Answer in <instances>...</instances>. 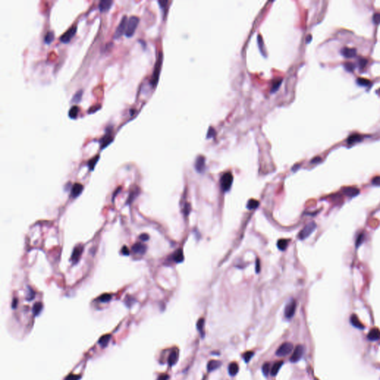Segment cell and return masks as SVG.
<instances>
[{
    "label": "cell",
    "mask_w": 380,
    "mask_h": 380,
    "mask_svg": "<svg viewBox=\"0 0 380 380\" xmlns=\"http://www.w3.org/2000/svg\"><path fill=\"white\" fill-rule=\"evenodd\" d=\"M139 22H140V20L137 16H132L129 17L127 22L126 32H125V35L126 37H130L134 34L136 28L138 26Z\"/></svg>",
    "instance_id": "cell-1"
},
{
    "label": "cell",
    "mask_w": 380,
    "mask_h": 380,
    "mask_svg": "<svg viewBox=\"0 0 380 380\" xmlns=\"http://www.w3.org/2000/svg\"><path fill=\"white\" fill-rule=\"evenodd\" d=\"M316 223L314 222H310L308 223L307 225H305V227L301 229V232H299L298 234V238H299L301 240H305L307 238L310 236L312 232H314L316 229Z\"/></svg>",
    "instance_id": "cell-2"
},
{
    "label": "cell",
    "mask_w": 380,
    "mask_h": 380,
    "mask_svg": "<svg viewBox=\"0 0 380 380\" xmlns=\"http://www.w3.org/2000/svg\"><path fill=\"white\" fill-rule=\"evenodd\" d=\"M233 182V176L231 172H226L221 176V186L224 192L229 191Z\"/></svg>",
    "instance_id": "cell-3"
},
{
    "label": "cell",
    "mask_w": 380,
    "mask_h": 380,
    "mask_svg": "<svg viewBox=\"0 0 380 380\" xmlns=\"http://www.w3.org/2000/svg\"><path fill=\"white\" fill-rule=\"evenodd\" d=\"M162 60H163V56H162V53H160L159 56H158V60H157L156 63H155L153 74H152V76H151V84L153 85V86H155V85H157V83H158L160 71L161 64H162Z\"/></svg>",
    "instance_id": "cell-4"
},
{
    "label": "cell",
    "mask_w": 380,
    "mask_h": 380,
    "mask_svg": "<svg viewBox=\"0 0 380 380\" xmlns=\"http://www.w3.org/2000/svg\"><path fill=\"white\" fill-rule=\"evenodd\" d=\"M293 350V344L290 342H284L281 344L275 352V355L279 357H284L290 354Z\"/></svg>",
    "instance_id": "cell-5"
},
{
    "label": "cell",
    "mask_w": 380,
    "mask_h": 380,
    "mask_svg": "<svg viewBox=\"0 0 380 380\" xmlns=\"http://www.w3.org/2000/svg\"><path fill=\"white\" fill-rule=\"evenodd\" d=\"M127 16H123L120 22L119 25L117 27L115 30V34H114V38L115 39H118L120 37H122L123 34H125L126 29V25H127Z\"/></svg>",
    "instance_id": "cell-6"
},
{
    "label": "cell",
    "mask_w": 380,
    "mask_h": 380,
    "mask_svg": "<svg viewBox=\"0 0 380 380\" xmlns=\"http://www.w3.org/2000/svg\"><path fill=\"white\" fill-rule=\"evenodd\" d=\"M296 310V301L295 300H291L287 304L284 309V316L287 319H292L294 316Z\"/></svg>",
    "instance_id": "cell-7"
},
{
    "label": "cell",
    "mask_w": 380,
    "mask_h": 380,
    "mask_svg": "<svg viewBox=\"0 0 380 380\" xmlns=\"http://www.w3.org/2000/svg\"><path fill=\"white\" fill-rule=\"evenodd\" d=\"M76 32H77V26L76 25H73L71 26V27H69L68 29V31H66L64 34H63V35L60 37V39L62 42H64V43H67V42H69L71 39H72L74 36L75 35Z\"/></svg>",
    "instance_id": "cell-8"
},
{
    "label": "cell",
    "mask_w": 380,
    "mask_h": 380,
    "mask_svg": "<svg viewBox=\"0 0 380 380\" xmlns=\"http://www.w3.org/2000/svg\"><path fill=\"white\" fill-rule=\"evenodd\" d=\"M304 350H305V348L302 345H297L293 350L291 357H290V362H297L298 361H299L304 354Z\"/></svg>",
    "instance_id": "cell-9"
},
{
    "label": "cell",
    "mask_w": 380,
    "mask_h": 380,
    "mask_svg": "<svg viewBox=\"0 0 380 380\" xmlns=\"http://www.w3.org/2000/svg\"><path fill=\"white\" fill-rule=\"evenodd\" d=\"M82 252H83V246L82 245H78L74 247L71 258V261L73 264H76L80 261Z\"/></svg>",
    "instance_id": "cell-10"
},
{
    "label": "cell",
    "mask_w": 380,
    "mask_h": 380,
    "mask_svg": "<svg viewBox=\"0 0 380 380\" xmlns=\"http://www.w3.org/2000/svg\"><path fill=\"white\" fill-rule=\"evenodd\" d=\"M132 250L134 254L144 255L146 251V246L140 242H137L132 246Z\"/></svg>",
    "instance_id": "cell-11"
},
{
    "label": "cell",
    "mask_w": 380,
    "mask_h": 380,
    "mask_svg": "<svg viewBox=\"0 0 380 380\" xmlns=\"http://www.w3.org/2000/svg\"><path fill=\"white\" fill-rule=\"evenodd\" d=\"M82 190H83V186L80 184H74L72 186L71 189V196L72 198H77L78 196L81 195Z\"/></svg>",
    "instance_id": "cell-12"
},
{
    "label": "cell",
    "mask_w": 380,
    "mask_h": 380,
    "mask_svg": "<svg viewBox=\"0 0 380 380\" xmlns=\"http://www.w3.org/2000/svg\"><path fill=\"white\" fill-rule=\"evenodd\" d=\"M195 168L198 172H203L205 169V158L203 156H198L195 160Z\"/></svg>",
    "instance_id": "cell-13"
},
{
    "label": "cell",
    "mask_w": 380,
    "mask_h": 380,
    "mask_svg": "<svg viewBox=\"0 0 380 380\" xmlns=\"http://www.w3.org/2000/svg\"><path fill=\"white\" fill-rule=\"evenodd\" d=\"M343 193L350 198L356 196L359 194V189L356 187H345L343 189Z\"/></svg>",
    "instance_id": "cell-14"
},
{
    "label": "cell",
    "mask_w": 380,
    "mask_h": 380,
    "mask_svg": "<svg viewBox=\"0 0 380 380\" xmlns=\"http://www.w3.org/2000/svg\"><path fill=\"white\" fill-rule=\"evenodd\" d=\"M341 54L347 58H352L353 56H356V50L353 48H348L345 47L341 50Z\"/></svg>",
    "instance_id": "cell-15"
},
{
    "label": "cell",
    "mask_w": 380,
    "mask_h": 380,
    "mask_svg": "<svg viewBox=\"0 0 380 380\" xmlns=\"http://www.w3.org/2000/svg\"><path fill=\"white\" fill-rule=\"evenodd\" d=\"M178 356L179 352L177 350H174L172 351V353H170L169 356V359H168V362H169V365L172 366L176 364L177 359H178Z\"/></svg>",
    "instance_id": "cell-16"
},
{
    "label": "cell",
    "mask_w": 380,
    "mask_h": 380,
    "mask_svg": "<svg viewBox=\"0 0 380 380\" xmlns=\"http://www.w3.org/2000/svg\"><path fill=\"white\" fill-rule=\"evenodd\" d=\"M112 4L113 2L111 0H102L99 3V9L102 12L108 11L111 8Z\"/></svg>",
    "instance_id": "cell-17"
},
{
    "label": "cell",
    "mask_w": 380,
    "mask_h": 380,
    "mask_svg": "<svg viewBox=\"0 0 380 380\" xmlns=\"http://www.w3.org/2000/svg\"><path fill=\"white\" fill-rule=\"evenodd\" d=\"M221 365V362L220 361L211 360L209 362L207 365V370L209 372H212V371H214V370H217V368H219Z\"/></svg>",
    "instance_id": "cell-18"
},
{
    "label": "cell",
    "mask_w": 380,
    "mask_h": 380,
    "mask_svg": "<svg viewBox=\"0 0 380 380\" xmlns=\"http://www.w3.org/2000/svg\"><path fill=\"white\" fill-rule=\"evenodd\" d=\"M239 371V366L236 362H232L228 367V372L231 376H235Z\"/></svg>",
    "instance_id": "cell-19"
},
{
    "label": "cell",
    "mask_w": 380,
    "mask_h": 380,
    "mask_svg": "<svg viewBox=\"0 0 380 380\" xmlns=\"http://www.w3.org/2000/svg\"><path fill=\"white\" fill-rule=\"evenodd\" d=\"M380 338V332L378 329L374 328L370 330L367 335V338L370 341H376Z\"/></svg>",
    "instance_id": "cell-20"
},
{
    "label": "cell",
    "mask_w": 380,
    "mask_h": 380,
    "mask_svg": "<svg viewBox=\"0 0 380 380\" xmlns=\"http://www.w3.org/2000/svg\"><path fill=\"white\" fill-rule=\"evenodd\" d=\"M283 364H284L283 361H279V362H275L270 370L271 376H275L277 375V374L279 373V370H280L281 367V366L283 365Z\"/></svg>",
    "instance_id": "cell-21"
},
{
    "label": "cell",
    "mask_w": 380,
    "mask_h": 380,
    "mask_svg": "<svg viewBox=\"0 0 380 380\" xmlns=\"http://www.w3.org/2000/svg\"><path fill=\"white\" fill-rule=\"evenodd\" d=\"M350 320L351 324H352V325H353V327L359 329H364V326H363V324L359 322V319H358V317L356 316V315L354 314L352 315V316H350Z\"/></svg>",
    "instance_id": "cell-22"
},
{
    "label": "cell",
    "mask_w": 380,
    "mask_h": 380,
    "mask_svg": "<svg viewBox=\"0 0 380 380\" xmlns=\"http://www.w3.org/2000/svg\"><path fill=\"white\" fill-rule=\"evenodd\" d=\"M173 260L175 261L176 263H180L184 261V253H183L182 250H177L175 253H174L173 255Z\"/></svg>",
    "instance_id": "cell-23"
},
{
    "label": "cell",
    "mask_w": 380,
    "mask_h": 380,
    "mask_svg": "<svg viewBox=\"0 0 380 380\" xmlns=\"http://www.w3.org/2000/svg\"><path fill=\"white\" fill-rule=\"evenodd\" d=\"M204 323L205 321L203 319H200L198 320V323H197V328H198V331L201 335L202 338H203L204 336V330H203V327H204Z\"/></svg>",
    "instance_id": "cell-24"
},
{
    "label": "cell",
    "mask_w": 380,
    "mask_h": 380,
    "mask_svg": "<svg viewBox=\"0 0 380 380\" xmlns=\"http://www.w3.org/2000/svg\"><path fill=\"white\" fill-rule=\"evenodd\" d=\"M78 111H79V108H78V107L76 106H74L71 107V108L69 109V111H68V116H69V118H71V119H75V118L77 117Z\"/></svg>",
    "instance_id": "cell-25"
},
{
    "label": "cell",
    "mask_w": 380,
    "mask_h": 380,
    "mask_svg": "<svg viewBox=\"0 0 380 380\" xmlns=\"http://www.w3.org/2000/svg\"><path fill=\"white\" fill-rule=\"evenodd\" d=\"M258 204H259V202L258 201L255 200V199H250L248 202H247V204H246V207L248 210H255L256 208L258 206Z\"/></svg>",
    "instance_id": "cell-26"
},
{
    "label": "cell",
    "mask_w": 380,
    "mask_h": 380,
    "mask_svg": "<svg viewBox=\"0 0 380 380\" xmlns=\"http://www.w3.org/2000/svg\"><path fill=\"white\" fill-rule=\"evenodd\" d=\"M288 243L289 241L287 239H280L277 243L278 248L281 250H285L287 247Z\"/></svg>",
    "instance_id": "cell-27"
},
{
    "label": "cell",
    "mask_w": 380,
    "mask_h": 380,
    "mask_svg": "<svg viewBox=\"0 0 380 380\" xmlns=\"http://www.w3.org/2000/svg\"><path fill=\"white\" fill-rule=\"evenodd\" d=\"M54 39V34H53V31H49V32L47 33L45 36V38H44V40L46 43L49 44L52 42Z\"/></svg>",
    "instance_id": "cell-28"
},
{
    "label": "cell",
    "mask_w": 380,
    "mask_h": 380,
    "mask_svg": "<svg viewBox=\"0 0 380 380\" xmlns=\"http://www.w3.org/2000/svg\"><path fill=\"white\" fill-rule=\"evenodd\" d=\"M361 139H362V137H361V136L359 135V134H352V135H350L349 137H348V144H353V143H355V142L360 141Z\"/></svg>",
    "instance_id": "cell-29"
},
{
    "label": "cell",
    "mask_w": 380,
    "mask_h": 380,
    "mask_svg": "<svg viewBox=\"0 0 380 380\" xmlns=\"http://www.w3.org/2000/svg\"><path fill=\"white\" fill-rule=\"evenodd\" d=\"M111 141H112V138H111V135H108V134L107 136H105V137L103 138V140H102V143H101L102 148H104V147L107 146H108Z\"/></svg>",
    "instance_id": "cell-30"
},
{
    "label": "cell",
    "mask_w": 380,
    "mask_h": 380,
    "mask_svg": "<svg viewBox=\"0 0 380 380\" xmlns=\"http://www.w3.org/2000/svg\"><path fill=\"white\" fill-rule=\"evenodd\" d=\"M42 308V305L40 302H37L36 303L35 305H34V308H33V312H34V316H37V315L39 314V312H40Z\"/></svg>",
    "instance_id": "cell-31"
},
{
    "label": "cell",
    "mask_w": 380,
    "mask_h": 380,
    "mask_svg": "<svg viewBox=\"0 0 380 380\" xmlns=\"http://www.w3.org/2000/svg\"><path fill=\"white\" fill-rule=\"evenodd\" d=\"M99 158H100V156H99V155H97V156L94 157L92 159H91L89 161V167L90 168L91 170H93L95 165H96V163H97V161H98Z\"/></svg>",
    "instance_id": "cell-32"
},
{
    "label": "cell",
    "mask_w": 380,
    "mask_h": 380,
    "mask_svg": "<svg viewBox=\"0 0 380 380\" xmlns=\"http://www.w3.org/2000/svg\"><path fill=\"white\" fill-rule=\"evenodd\" d=\"M253 355H254V353H253V351H247V352H246V353L243 355V360H244L245 363H249L250 359L253 358Z\"/></svg>",
    "instance_id": "cell-33"
},
{
    "label": "cell",
    "mask_w": 380,
    "mask_h": 380,
    "mask_svg": "<svg viewBox=\"0 0 380 380\" xmlns=\"http://www.w3.org/2000/svg\"><path fill=\"white\" fill-rule=\"evenodd\" d=\"M365 240V234L364 233H360L358 237L356 238V247L358 248L360 246V245L363 243Z\"/></svg>",
    "instance_id": "cell-34"
},
{
    "label": "cell",
    "mask_w": 380,
    "mask_h": 380,
    "mask_svg": "<svg viewBox=\"0 0 380 380\" xmlns=\"http://www.w3.org/2000/svg\"><path fill=\"white\" fill-rule=\"evenodd\" d=\"M270 371V363H264L262 366V372L265 376H267Z\"/></svg>",
    "instance_id": "cell-35"
},
{
    "label": "cell",
    "mask_w": 380,
    "mask_h": 380,
    "mask_svg": "<svg viewBox=\"0 0 380 380\" xmlns=\"http://www.w3.org/2000/svg\"><path fill=\"white\" fill-rule=\"evenodd\" d=\"M82 91L80 90L78 91L77 92H76L75 94L74 95V97H73L72 101L74 102V103H78L81 100V98H82Z\"/></svg>",
    "instance_id": "cell-36"
},
{
    "label": "cell",
    "mask_w": 380,
    "mask_h": 380,
    "mask_svg": "<svg viewBox=\"0 0 380 380\" xmlns=\"http://www.w3.org/2000/svg\"><path fill=\"white\" fill-rule=\"evenodd\" d=\"M357 82L361 85H364V86H367L370 83V80H368L365 79V78H362V77H359L357 79Z\"/></svg>",
    "instance_id": "cell-37"
},
{
    "label": "cell",
    "mask_w": 380,
    "mask_h": 380,
    "mask_svg": "<svg viewBox=\"0 0 380 380\" xmlns=\"http://www.w3.org/2000/svg\"><path fill=\"white\" fill-rule=\"evenodd\" d=\"M111 296L109 294H103V296H101L100 297V301H102V302H107V301H108L111 299Z\"/></svg>",
    "instance_id": "cell-38"
},
{
    "label": "cell",
    "mask_w": 380,
    "mask_h": 380,
    "mask_svg": "<svg viewBox=\"0 0 380 380\" xmlns=\"http://www.w3.org/2000/svg\"><path fill=\"white\" fill-rule=\"evenodd\" d=\"M281 81H282L281 80H277L275 82H274L273 85H272V92H274L275 91H276L278 89H279V87L280 86V85H281Z\"/></svg>",
    "instance_id": "cell-39"
},
{
    "label": "cell",
    "mask_w": 380,
    "mask_h": 380,
    "mask_svg": "<svg viewBox=\"0 0 380 380\" xmlns=\"http://www.w3.org/2000/svg\"><path fill=\"white\" fill-rule=\"evenodd\" d=\"M372 183L374 185L380 186V176H376V177H374L372 180Z\"/></svg>",
    "instance_id": "cell-40"
},
{
    "label": "cell",
    "mask_w": 380,
    "mask_h": 380,
    "mask_svg": "<svg viewBox=\"0 0 380 380\" xmlns=\"http://www.w3.org/2000/svg\"><path fill=\"white\" fill-rule=\"evenodd\" d=\"M121 253H122V255H129L130 253H129V250L128 249V247L126 246H122V250H121Z\"/></svg>",
    "instance_id": "cell-41"
},
{
    "label": "cell",
    "mask_w": 380,
    "mask_h": 380,
    "mask_svg": "<svg viewBox=\"0 0 380 380\" xmlns=\"http://www.w3.org/2000/svg\"><path fill=\"white\" fill-rule=\"evenodd\" d=\"M374 21L375 22L376 24L380 23V13H376L374 15Z\"/></svg>",
    "instance_id": "cell-42"
},
{
    "label": "cell",
    "mask_w": 380,
    "mask_h": 380,
    "mask_svg": "<svg viewBox=\"0 0 380 380\" xmlns=\"http://www.w3.org/2000/svg\"><path fill=\"white\" fill-rule=\"evenodd\" d=\"M139 238H140V239L141 241H147L148 239H149V236H148L147 234H142V235H140Z\"/></svg>",
    "instance_id": "cell-43"
},
{
    "label": "cell",
    "mask_w": 380,
    "mask_h": 380,
    "mask_svg": "<svg viewBox=\"0 0 380 380\" xmlns=\"http://www.w3.org/2000/svg\"><path fill=\"white\" fill-rule=\"evenodd\" d=\"M345 68H346L348 71H352V70L353 69V68H354V65H353L352 63H346V64L345 65Z\"/></svg>",
    "instance_id": "cell-44"
},
{
    "label": "cell",
    "mask_w": 380,
    "mask_h": 380,
    "mask_svg": "<svg viewBox=\"0 0 380 380\" xmlns=\"http://www.w3.org/2000/svg\"><path fill=\"white\" fill-rule=\"evenodd\" d=\"M168 378H169V376L167 375H162L160 376L159 380H167Z\"/></svg>",
    "instance_id": "cell-45"
},
{
    "label": "cell",
    "mask_w": 380,
    "mask_h": 380,
    "mask_svg": "<svg viewBox=\"0 0 380 380\" xmlns=\"http://www.w3.org/2000/svg\"><path fill=\"white\" fill-rule=\"evenodd\" d=\"M320 160H321V158H319V157H317V158L312 159V161H311V163H317V162H319V161Z\"/></svg>",
    "instance_id": "cell-46"
}]
</instances>
